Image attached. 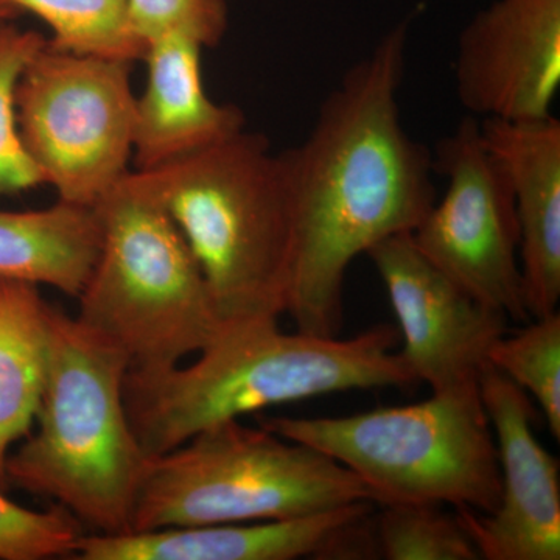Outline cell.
<instances>
[{
    "label": "cell",
    "mask_w": 560,
    "mask_h": 560,
    "mask_svg": "<svg viewBox=\"0 0 560 560\" xmlns=\"http://www.w3.org/2000/svg\"><path fill=\"white\" fill-rule=\"evenodd\" d=\"M408 21L394 25L324 98L307 139L283 151L296 220L289 315L338 337L350 264L419 226L436 198L433 156L405 130Z\"/></svg>",
    "instance_id": "cell-1"
},
{
    "label": "cell",
    "mask_w": 560,
    "mask_h": 560,
    "mask_svg": "<svg viewBox=\"0 0 560 560\" xmlns=\"http://www.w3.org/2000/svg\"><path fill=\"white\" fill-rule=\"evenodd\" d=\"M388 324L357 337L285 334L279 319L224 324L189 366L128 371L125 408L147 456L179 447L200 431L291 401L418 383Z\"/></svg>",
    "instance_id": "cell-2"
},
{
    "label": "cell",
    "mask_w": 560,
    "mask_h": 560,
    "mask_svg": "<svg viewBox=\"0 0 560 560\" xmlns=\"http://www.w3.org/2000/svg\"><path fill=\"white\" fill-rule=\"evenodd\" d=\"M128 371L124 350L51 307L38 430L7 459L10 485L55 500L108 536L131 533L150 463L125 408Z\"/></svg>",
    "instance_id": "cell-3"
},
{
    "label": "cell",
    "mask_w": 560,
    "mask_h": 560,
    "mask_svg": "<svg viewBox=\"0 0 560 560\" xmlns=\"http://www.w3.org/2000/svg\"><path fill=\"white\" fill-rule=\"evenodd\" d=\"M139 173L189 243L224 324L279 319L289 311L293 195L283 154L264 136L243 130Z\"/></svg>",
    "instance_id": "cell-4"
},
{
    "label": "cell",
    "mask_w": 560,
    "mask_h": 560,
    "mask_svg": "<svg viewBox=\"0 0 560 560\" xmlns=\"http://www.w3.org/2000/svg\"><path fill=\"white\" fill-rule=\"evenodd\" d=\"M94 209L101 250L77 319L124 350L131 371L171 370L200 353L224 323L171 213L132 168Z\"/></svg>",
    "instance_id": "cell-5"
},
{
    "label": "cell",
    "mask_w": 560,
    "mask_h": 560,
    "mask_svg": "<svg viewBox=\"0 0 560 560\" xmlns=\"http://www.w3.org/2000/svg\"><path fill=\"white\" fill-rule=\"evenodd\" d=\"M372 501L337 460L275 431L224 420L151 456L132 530L289 521Z\"/></svg>",
    "instance_id": "cell-6"
},
{
    "label": "cell",
    "mask_w": 560,
    "mask_h": 560,
    "mask_svg": "<svg viewBox=\"0 0 560 560\" xmlns=\"http://www.w3.org/2000/svg\"><path fill=\"white\" fill-rule=\"evenodd\" d=\"M260 425L337 460L381 506L453 504L490 514L499 504V455L481 394H433L404 407Z\"/></svg>",
    "instance_id": "cell-7"
},
{
    "label": "cell",
    "mask_w": 560,
    "mask_h": 560,
    "mask_svg": "<svg viewBox=\"0 0 560 560\" xmlns=\"http://www.w3.org/2000/svg\"><path fill=\"white\" fill-rule=\"evenodd\" d=\"M135 62L55 49L47 40L18 81V132L58 200L94 208L131 171Z\"/></svg>",
    "instance_id": "cell-8"
},
{
    "label": "cell",
    "mask_w": 560,
    "mask_h": 560,
    "mask_svg": "<svg viewBox=\"0 0 560 560\" xmlns=\"http://www.w3.org/2000/svg\"><path fill=\"white\" fill-rule=\"evenodd\" d=\"M433 164L447 189L411 232L416 246L475 300L510 319L529 320L514 194L482 139L480 120L464 117L438 143Z\"/></svg>",
    "instance_id": "cell-9"
},
{
    "label": "cell",
    "mask_w": 560,
    "mask_h": 560,
    "mask_svg": "<svg viewBox=\"0 0 560 560\" xmlns=\"http://www.w3.org/2000/svg\"><path fill=\"white\" fill-rule=\"evenodd\" d=\"M404 337L401 359L433 394H480L490 346L508 316L482 304L420 253L410 232L368 250Z\"/></svg>",
    "instance_id": "cell-10"
},
{
    "label": "cell",
    "mask_w": 560,
    "mask_h": 560,
    "mask_svg": "<svg viewBox=\"0 0 560 560\" xmlns=\"http://www.w3.org/2000/svg\"><path fill=\"white\" fill-rule=\"evenodd\" d=\"M480 394L499 455L500 500L490 514L458 508L460 525L481 559L559 560V460L537 441L529 394L490 364Z\"/></svg>",
    "instance_id": "cell-11"
},
{
    "label": "cell",
    "mask_w": 560,
    "mask_h": 560,
    "mask_svg": "<svg viewBox=\"0 0 560 560\" xmlns=\"http://www.w3.org/2000/svg\"><path fill=\"white\" fill-rule=\"evenodd\" d=\"M559 86L560 0H493L460 32L456 95L475 119H547Z\"/></svg>",
    "instance_id": "cell-12"
},
{
    "label": "cell",
    "mask_w": 560,
    "mask_h": 560,
    "mask_svg": "<svg viewBox=\"0 0 560 560\" xmlns=\"http://www.w3.org/2000/svg\"><path fill=\"white\" fill-rule=\"evenodd\" d=\"M374 504L289 521L220 523L81 537L79 560L375 559Z\"/></svg>",
    "instance_id": "cell-13"
},
{
    "label": "cell",
    "mask_w": 560,
    "mask_h": 560,
    "mask_svg": "<svg viewBox=\"0 0 560 560\" xmlns=\"http://www.w3.org/2000/svg\"><path fill=\"white\" fill-rule=\"evenodd\" d=\"M202 49L183 33H167L147 46L145 90L136 97L132 171H156L245 130L237 106L213 102L206 92Z\"/></svg>",
    "instance_id": "cell-14"
},
{
    "label": "cell",
    "mask_w": 560,
    "mask_h": 560,
    "mask_svg": "<svg viewBox=\"0 0 560 560\" xmlns=\"http://www.w3.org/2000/svg\"><path fill=\"white\" fill-rule=\"evenodd\" d=\"M480 127L511 180L523 296L530 319L541 318L560 300V121L480 120Z\"/></svg>",
    "instance_id": "cell-15"
},
{
    "label": "cell",
    "mask_w": 560,
    "mask_h": 560,
    "mask_svg": "<svg viewBox=\"0 0 560 560\" xmlns=\"http://www.w3.org/2000/svg\"><path fill=\"white\" fill-rule=\"evenodd\" d=\"M102 228L86 206L0 209V278L28 280L79 298L98 257Z\"/></svg>",
    "instance_id": "cell-16"
},
{
    "label": "cell",
    "mask_w": 560,
    "mask_h": 560,
    "mask_svg": "<svg viewBox=\"0 0 560 560\" xmlns=\"http://www.w3.org/2000/svg\"><path fill=\"white\" fill-rule=\"evenodd\" d=\"M49 302L28 280L0 278V489L10 488L11 447L32 433L50 338Z\"/></svg>",
    "instance_id": "cell-17"
},
{
    "label": "cell",
    "mask_w": 560,
    "mask_h": 560,
    "mask_svg": "<svg viewBox=\"0 0 560 560\" xmlns=\"http://www.w3.org/2000/svg\"><path fill=\"white\" fill-rule=\"evenodd\" d=\"M46 22L49 44L73 54L136 62L147 46L132 28L128 0H5Z\"/></svg>",
    "instance_id": "cell-18"
},
{
    "label": "cell",
    "mask_w": 560,
    "mask_h": 560,
    "mask_svg": "<svg viewBox=\"0 0 560 560\" xmlns=\"http://www.w3.org/2000/svg\"><path fill=\"white\" fill-rule=\"evenodd\" d=\"M488 364L530 394L560 440V315L530 319L525 329L501 335L490 346Z\"/></svg>",
    "instance_id": "cell-19"
},
{
    "label": "cell",
    "mask_w": 560,
    "mask_h": 560,
    "mask_svg": "<svg viewBox=\"0 0 560 560\" xmlns=\"http://www.w3.org/2000/svg\"><path fill=\"white\" fill-rule=\"evenodd\" d=\"M374 515L377 555L386 560H478V548L458 515L440 504L397 503Z\"/></svg>",
    "instance_id": "cell-20"
},
{
    "label": "cell",
    "mask_w": 560,
    "mask_h": 560,
    "mask_svg": "<svg viewBox=\"0 0 560 560\" xmlns=\"http://www.w3.org/2000/svg\"><path fill=\"white\" fill-rule=\"evenodd\" d=\"M13 21H0V197L43 186L39 172L22 147L14 95L22 72L47 39Z\"/></svg>",
    "instance_id": "cell-21"
},
{
    "label": "cell",
    "mask_w": 560,
    "mask_h": 560,
    "mask_svg": "<svg viewBox=\"0 0 560 560\" xmlns=\"http://www.w3.org/2000/svg\"><path fill=\"white\" fill-rule=\"evenodd\" d=\"M83 523L60 504L33 511L0 489V560H43L75 556Z\"/></svg>",
    "instance_id": "cell-22"
},
{
    "label": "cell",
    "mask_w": 560,
    "mask_h": 560,
    "mask_svg": "<svg viewBox=\"0 0 560 560\" xmlns=\"http://www.w3.org/2000/svg\"><path fill=\"white\" fill-rule=\"evenodd\" d=\"M132 28L145 46L167 33H183L213 47L228 31L226 0H128Z\"/></svg>",
    "instance_id": "cell-23"
},
{
    "label": "cell",
    "mask_w": 560,
    "mask_h": 560,
    "mask_svg": "<svg viewBox=\"0 0 560 560\" xmlns=\"http://www.w3.org/2000/svg\"><path fill=\"white\" fill-rule=\"evenodd\" d=\"M21 11L16 7L10 5L5 0H0V21L16 20Z\"/></svg>",
    "instance_id": "cell-24"
}]
</instances>
